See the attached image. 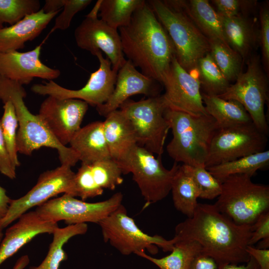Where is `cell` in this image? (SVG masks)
Instances as JSON below:
<instances>
[{
	"label": "cell",
	"mask_w": 269,
	"mask_h": 269,
	"mask_svg": "<svg viewBox=\"0 0 269 269\" xmlns=\"http://www.w3.org/2000/svg\"><path fill=\"white\" fill-rule=\"evenodd\" d=\"M252 226L239 225L219 212L213 204H198L192 217L175 228L176 241H194L202 247V254L211 258L217 266L246 263Z\"/></svg>",
	"instance_id": "1"
},
{
	"label": "cell",
	"mask_w": 269,
	"mask_h": 269,
	"mask_svg": "<svg viewBox=\"0 0 269 269\" xmlns=\"http://www.w3.org/2000/svg\"><path fill=\"white\" fill-rule=\"evenodd\" d=\"M122 50L141 73L161 84L175 56L173 44L147 1L119 29Z\"/></svg>",
	"instance_id": "2"
},
{
	"label": "cell",
	"mask_w": 269,
	"mask_h": 269,
	"mask_svg": "<svg viewBox=\"0 0 269 269\" xmlns=\"http://www.w3.org/2000/svg\"><path fill=\"white\" fill-rule=\"evenodd\" d=\"M26 92L17 82L0 76V100L10 101L13 105L18 121L16 145L17 152L30 155L42 147L57 150L61 164L74 166L79 160L77 153L70 147L62 145L53 135L38 115L31 113L25 105Z\"/></svg>",
	"instance_id": "3"
},
{
	"label": "cell",
	"mask_w": 269,
	"mask_h": 269,
	"mask_svg": "<svg viewBox=\"0 0 269 269\" xmlns=\"http://www.w3.org/2000/svg\"><path fill=\"white\" fill-rule=\"evenodd\" d=\"M168 34L179 64L187 71L196 69L199 60L210 52L208 38L197 26L183 0L147 1Z\"/></svg>",
	"instance_id": "4"
},
{
	"label": "cell",
	"mask_w": 269,
	"mask_h": 269,
	"mask_svg": "<svg viewBox=\"0 0 269 269\" xmlns=\"http://www.w3.org/2000/svg\"><path fill=\"white\" fill-rule=\"evenodd\" d=\"M164 115L173 135L166 146L169 156L177 163L205 167L212 139L218 129L214 119L208 114L194 116L167 108Z\"/></svg>",
	"instance_id": "5"
},
{
	"label": "cell",
	"mask_w": 269,
	"mask_h": 269,
	"mask_svg": "<svg viewBox=\"0 0 269 269\" xmlns=\"http://www.w3.org/2000/svg\"><path fill=\"white\" fill-rule=\"evenodd\" d=\"M251 178L247 174L226 178L213 204L219 212L239 225L252 226L261 215L269 211V185L255 183Z\"/></svg>",
	"instance_id": "6"
},
{
	"label": "cell",
	"mask_w": 269,
	"mask_h": 269,
	"mask_svg": "<svg viewBox=\"0 0 269 269\" xmlns=\"http://www.w3.org/2000/svg\"><path fill=\"white\" fill-rule=\"evenodd\" d=\"M123 174L132 173L145 201L143 209L164 199L171 191L172 181L179 165L170 169L163 165L161 156L156 158L143 147L136 145L127 156L117 162Z\"/></svg>",
	"instance_id": "7"
},
{
	"label": "cell",
	"mask_w": 269,
	"mask_h": 269,
	"mask_svg": "<svg viewBox=\"0 0 269 269\" xmlns=\"http://www.w3.org/2000/svg\"><path fill=\"white\" fill-rule=\"evenodd\" d=\"M98 224L104 242L124 256L145 251L155 255L158 253V248L164 252H171L175 242L174 238L166 240L158 235L151 236L145 233L129 216L123 204Z\"/></svg>",
	"instance_id": "8"
},
{
	"label": "cell",
	"mask_w": 269,
	"mask_h": 269,
	"mask_svg": "<svg viewBox=\"0 0 269 269\" xmlns=\"http://www.w3.org/2000/svg\"><path fill=\"white\" fill-rule=\"evenodd\" d=\"M162 95L134 101L128 99L119 108L129 120L137 144L161 156L170 126Z\"/></svg>",
	"instance_id": "9"
},
{
	"label": "cell",
	"mask_w": 269,
	"mask_h": 269,
	"mask_svg": "<svg viewBox=\"0 0 269 269\" xmlns=\"http://www.w3.org/2000/svg\"><path fill=\"white\" fill-rule=\"evenodd\" d=\"M235 81L218 96L240 102L256 127L268 135L269 128L265 114V105L268 98V82L258 56L249 58L246 71L241 72Z\"/></svg>",
	"instance_id": "10"
},
{
	"label": "cell",
	"mask_w": 269,
	"mask_h": 269,
	"mask_svg": "<svg viewBox=\"0 0 269 269\" xmlns=\"http://www.w3.org/2000/svg\"><path fill=\"white\" fill-rule=\"evenodd\" d=\"M268 136L253 122L218 129L210 143L205 168L265 150Z\"/></svg>",
	"instance_id": "11"
},
{
	"label": "cell",
	"mask_w": 269,
	"mask_h": 269,
	"mask_svg": "<svg viewBox=\"0 0 269 269\" xmlns=\"http://www.w3.org/2000/svg\"><path fill=\"white\" fill-rule=\"evenodd\" d=\"M123 195L117 192L109 199L97 202H87L63 194L37 207L35 211L44 220L57 223L64 221L68 225L99 224L122 204Z\"/></svg>",
	"instance_id": "12"
},
{
	"label": "cell",
	"mask_w": 269,
	"mask_h": 269,
	"mask_svg": "<svg viewBox=\"0 0 269 269\" xmlns=\"http://www.w3.org/2000/svg\"><path fill=\"white\" fill-rule=\"evenodd\" d=\"M75 174L71 166L63 164L41 173L36 184L27 193L18 199H11L6 214L0 220V228L3 230L32 208L59 194L74 197Z\"/></svg>",
	"instance_id": "13"
},
{
	"label": "cell",
	"mask_w": 269,
	"mask_h": 269,
	"mask_svg": "<svg viewBox=\"0 0 269 269\" xmlns=\"http://www.w3.org/2000/svg\"><path fill=\"white\" fill-rule=\"evenodd\" d=\"M95 56L99 61V67L91 73L88 81L82 88L68 89L51 80L33 85L31 91L38 95L51 96L60 99L81 100L96 107L104 104L114 89L118 71L112 69L111 62L103 57L101 51H97Z\"/></svg>",
	"instance_id": "14"
},
{
	"label": "cell",
	"mask_w": 269,
	"mask_h": 269,
	"mask_svg": "<svg viewBox=\"0 0 269 269\" xmlns=\"http://www.w3.org/2000/svg\"><path fill=\"white\" fill-rule=\"evenodd\" d=\"M99 0L74 31L76 43L80 48L92 55L103 52L111 63L113 70L118 71L127 59L123 53L121 40L117 29L98 18Z\"/></svg>",
	"instance_id": "15"
},
{
	"label": "cell",
	"mask_w": 269,
	"mask_h": 269,
	"mask_svg": "<svg viewBox=\"0 0 269 269\" xmlns=\"http://www.w3.org/2000/svg\"><path fill=\"white\" fill-rule=\"evenodd\" d=\"M161 84L165 88L162 95L167 109L194 116L207 115L201 93V84L195 77L173 58L169 70Z\"/></svg>",
	"instance_id": "16"
},
{
	"label": "cell",
	"mask_w": 269,
	"mask_h": 269,
	"mask_svg": "<svg viewBox=\"0 0 269 269\" xmlns=\"http://www.w3.org/2000/svg\"><path fill=\"white\" fill-rule=\"evenodd\" d=\"M88 105L79 99L48 96L41 103L38 115L56 139L66 146L81 128Z\"/></svg>",
	"instance_id": "17"
},
{
	"label": "cell",
	"mask_w": 269,
	"mask_h": 269,
	"mask_svg": "<svg viewBox=\"0 0 269 269\" xmlns=\"http://www.w3.org/2000/svg\"><path fill=\"white\" fill-rule=\"evenodd\" d=\"M122 172L112 158L81 163L74 179V197L85 201L101 195L105 189L113 190L123 183Z\"/></svg>",
	"instance_id": "18"
},
{
	"label": "cell",
	"mask_w": 269,
	"mask_h": 269,
	"mask_svg": "<svg viewBox=\"0 0 269 269\" xmlns=\"http://www.w3.org/2000/svg\"><path fill=\"white\" fill-rule=\"evenodd\" d=\"M42 45L27 52H0V76L22 85L35 78L48 81L58 78L60 70L47 66L40 59Z\"/></svg>",
	"instance_id": "19"
},
{
	"label": "cell",
	"mask_w": 269,
	"mask_h": 269,
	"mask_svg": "<svg viewBox=\"0 0 269 269\" xmlns=\"http://www.w3.org/2000/svg\"><path fill=\"white\" fill-rule=\"evenodd\" d=\"M158 82L136 70L127 60L119 70L114 89L108 100L96 107L99 114L106 117L109 114L119 109L129 98L135 95L142 94L148 97L159 96Z\"/></svg>",
	"instance_id": "20"
},
{
	"label": "cell",
	"mask_w": 269,
	"mask_h": 269,
	"mask_svg": "<svg viewBox=\"0 0 269 269\" xmlns=\"http://www.w3.org/2000/svg\"><path fill=\"white\" fill-rule=\"evenodd\" d=\"M58 227L57 223L44 220L35 211L25 213L6 230L0 244V266L36 236L52 234Z\"/></svg>",
	"instance_id": "21"
},
{
	"label": "cell",
	"mask_w": 269,
	"mask_h": 269,
	"mask_svg": "<svg viewBox=\"0 0 269 269\" xmlns=\"http://www.w3.org/2000/svg\"><path fill=\"white\" fill-rule=\"evenodd\" d=\"M59 11L45 13L42 9L15 24L0 28V52L18 51L38 36Z\"/></svg>",
	"instance_id": "22"
},
{
	"label": "cell",
	"mask_w": 269,
	"mask_h": 269,
	"mask_svg": "<svg viewBox=\"0 0 269 269\" xmlns=\"http://www.w3.org/2000/svg\"><path fill=\"white\" fill-rule=\"evenodd\" d=\"M105 118L103 130L110 156L119 162L137 145L134 132L129 120L120 109Z\"/></svg>",
	"instance_id": "23"
},
{
	"label": "cell",
	"mask_w": 269,
	"mask_h": 269,
	"mask_svg": "<svg viewBox=\"0 0 269 269\" xmlns=\"http://www.w3.org/2000/svg\"><path fill=\"white\" fill-rule=\"evenodd\" d=\"M69 144L82 163L111 158L104 135L103 122H94L81 128Z\"/></svg>",
	"instance_id": "24"
},
{
	"label": "cell",
	"mask_w": 269,
	"mask_h": 269,
	"mask_svg": "<svg viewBox=\"0 0 269 269\" xmlns=\"http://www.w3.org/2000/svg\"><path fill=\"white\" fill-rule=\"evenodd\" d=\"M207 113L219 129L253 122L243 106L234 100H225L216 95L202 93Z\"/></svg>",
	"instance_id": "25"
},
{
	"label": "cell",
	"mask_w": 269,
	"mask_h": 269,
	"mask_svg": "<svg viewBox=\"0 0 269 269\" xmlns=\"http://www.w3.org/2000/svg\"><path fill=\"white\" fill-rule=\"evenodd\" d=\"M221 16L227 43L243 59L246 58L258 39L251 21L243 15L231 17Z\"/></svg>",
	"instance_id": "26"
},
{
	"label": "cell",
	"mask_w": 269,
	"mask_h": 269,
	"mask_svg": "<svg viewBox=\"0 0 269 269\" xmlns=\"http://www.w3.org/2000/svg\"><path fill=\"white\" fill-rule=\"evenodd\" d=\"M184 1L188 13L208 39H219L227 43L223 33L221 16L208 0Z\"/></svg>",
	"instance_id": "27"
},
{
	"label": "cell",
	"mask_w": 269,
	"mask_h": 269,
	"mask_svg": "<svg viewBox=\"0 0 269 269\" xmlns=\"http://www.w3.org/2000/svg\"><path fill=\"white\" fill-rule=\"evenodd\" d=\"M269 165V151L265 150L206 168L222 182L227 177L234 174H247L252 177L258 170L266 168Z\"/></svg>",
	"instance_id": "28"
},
{
	"label": "cell",
	"mask_w": 269,
	"mask_h": 269,
	"mask_svg": "<svg viewBox=\"0 0 269 269\" xmlns=\"http://www.w3.org/2000/svg\"><path fill=\"white\" fill-rule=\"evenodd\" d=\"M202 250L201 245L196 242L175 240L171 253L164 257L154 258L145 252L136 255L149 261L159 269H190L194 260L202 254Z\"/></svg>",
	"instance_id": "29"
},
{
	"label": "cell",
	"mask_w": 269,
	"mask_h": 269,
	"mask_svg": "<svg viewBox=\"0 0 269 269\" xmlns=\"http://www.w3.org/2000/svg\"><path fill=\"white\" fill-rule=\"evenodd\" d=\"M87 231L86 223L58 227L52 234L53 240L44 259L39 265L31 266L29 269H59L60 264L68 258L64 245L72 237L84 235Z\"/></svg>",
	"instance_id": "30"
},
{
	"label": "cell",
	"mask_w": 269,
	"mask_h": 269,
	"mask_svg": "<svg viewBox=\"0 0 269 269\" xmlns=\"http://www.w3.org/2000/svg\"><path fill=\"white\" fill-rule=\"evenodd\" d=\"M170 191L176 210L187 218L192 217L198 204L199 193L192 178L180 164L174 175Z\"/></svg>",
	"instance_id": "31"
},
{
	"label": "cell",
	"mask_w": 269,
	"mask_h": 269,
	"mask_svg": "<svg viewBox=\"0 0 269 269\" xmlns=\"http://www.w3.org/2000/svg\"><path fill=\"white\" fill-rule=\"evenodd\" d=\"M145 2L144 0H99V16L116 29L129 24L134 13Z\"/></svg>",
	"instance_id": "32"
},
{
	"label": "cell",
	"mask_w": 269,
	"mask_h": 269,
	"mask_svg": "<svg viewBox=\"0 0 269 269\" xmlns=\"http://www.w3.org/2000/svg\"><path fill=\"white\" fill-rule=\"evenodd\" d=\"M212 58L225 78L235 81L241 73L243 59L228 43L216 39H208Z\"/></svg>",
	"instance_id": "33"
},
{
	"label": "cell",
	"mask_w": 269,
	"mask_h": 269,
	"mask_svg": "<svg viewBox=\"0 0 269 269\" xmlns=\"http://www.w3.org/2000/svg\"><path fill=\"white\" fill-rule=\"evenodd\" d=\"M196 69L203 93L218 96L224 93L230 85L209 52L199 60Z\"/></svg>",
	"instance_id": "34"
},
{
	"label": "cell",
	"mask_w": 269,
	"mask_h": 269,
	"mask_svg": "<svg viewBox=\"0 0 269 269\" xmlns=\"http://www.w3.org/2000/svg\"><path fill=\"white\" fill-rule=\"evenodd\" d=\"M181 167L195 183L198 191L199 198L212 200L220 194L222 183L204 166H193L182 164Z\"/></svg>",
	"instance_id": "35"
},
{
	"label": "cell",
	"mask_w": 269,
	"mask_h": 269,
	"mask_svg": "<svg viewBox=\"0 0 269 269\" xmlns=\"http://www.w3.org/2000/svg\"><path fill=\"white\" fill-rule=\"evenodd\" d=\"M38 0H0V28L4 23L13 25L25 16L38 11Z\"/></svg>",
	"instance_id": "36"
},
{
	"label": "cell",
	"mask_w": 269,
	"mask_h": 269,
	"mask_svg": "<svg viewBox=\"0 0 269 269\" xmlns=\"http://www.w3.org/2000/svg\"><path fill=\"white\" fill-rule=\"evenodd\" d=\"M3 103V113L0 120V126L7 151L13 165L16 167L20 165L16 145L18 121L13 104L10 101Z\"/></svg>",
	"instance_id": "37"
},
{
	"label": "cell",
	"mask_w": 269,
	"mask_h": 269,
	"mask_svg": "<svg viewBox=\"0 0 269 269\" xmlns=\"http://www.w3.org/2000/svg\"><path fill=\"white\" fill-rule=\"evenodd\" d=\"M92 1L91 0H65L63 11L56 18L51 32L68 28L74 15L85 9Z\"/></svg>",
	"instance_id": "38"
},
{
	"label": "cell",
	"mask_w": 269,
	"mask_h": 269,
	"mask_svg": "<svg viewBox=\"0 0 269 269\" xmlns=\"http://www.w3.org/2000/svg\"><path fill=\"white\" fill-rule=\"evenodd\" d=\"M212 1L216 7L218 13L225 17L243 15L242 12L249 10L256 2L255 0H213Z\"/></svg>",
	"instance_id": "39"
},
{
	"label": "cell",
	"mask_w": 269,
	"mask_h": 269,
	"mask_svg": "<svg viewBox=\"0 0 269 269\" xmlns=\"http://www.w3.org/2000/svg\"><path fill=\"white\" fill-rule=\"evenodd\" d=\"M260 29L258 36L261 47L264 68L269 73V10L263 7L260 12Z\"/></svg>",
	"instance_id": "40"
},
{
	"label": "cell",
	"mask_w": 269,
	"mask_h": 269,
	"mask_svg": "<svg viewBox=\"0 0 269 269\" xmlns=\"http://www.w3.org/2000/svg\"><path fill=\"white\" fill-rule=\"evenodd\" d=\"M252 227L248 246H253L261 241H269V211L261 215Z\"/></svg>",
	"instance_id": "41"
},
{
	"label": "cell",
	"mask_w": 269,
	"mask_h": 269,
	"mask_svg": "<svg viewBox=\"0 0 269 269\" xmlns=\"http://www.w3.org/2000/svg\"><path fill=\"white\" fill-rule=\"evenodd\" d=\"M16 167L13 165L7 151L0 123V172L11 179L16 177Z\"/></svg>",
	"instance_id": "42"
},
{
	"label": "cell",
	"mask_w": 269,
	"mask_h": 269,
	"mask_svg": "<svg viewBox=\"0 0 269 269\" xmlns=\"http://www.w3.org/2000/svg\"><path fill=\"white\" fill-rule=\"evenodd\" d=\"M247 251L256 260L260 269H269V250L268 249H259L248 246Z\"/></svg>",
	"instance_id": "43"
},
{
	"label": "cell",
	"mask_w": 269,
	"mask_h": 269,
	"mask_svg": "<svg viewBox=\"0 0 269 269\" xmlns=\"http://www.w3.org/2000/svg\"><path fill=\"white\" fill-rule=\"evenodd\" d=\"M217 265L211 258L200 254L193 262L190 269H216Z\"/></svg>",
	"instance_id": "44"
},
{
	"label": "cell",
	"mask_w": 269,
	"mask_h": 269,
	"mask_svg": "<svg viewBox=\"0 0 269 269\" xmlns=\"http://www.w3.org/2000/svg\"><path fill=\"white\" fill-rule=\"evenodd\" d=\"M245 265L228 264L217 266L216 269H260L256 260L251 256Z\"/></svg>",
	"instance_id": "45"
},
{
	"label": "cell",
	"mask_w": 269,
	"mask_h": 269,
	"mask_svg": "<svg viewBox=\"0 0 269 269\" xmlns=\"http://www.w3.org/2000/svg\"><path fill=\"white\" fill-rule=\"evenodd\" d=\"M11 199L6 194L5 189L0 186V220L4 217L9 208Z\"/></svg>",
	"instance_id": "46"
},
{
	"label": "cell",
	"mask_w": 269,
	"mask_h": 269,
	"mask_svg": "<svg viewBox=\"0 0 269 269\" xmlns=\"http://www.w3.org/2000/svg\"><path fill=\"white\" fill-rule=\"evenodd\" d=\"M65 0H46L42 8L45 13L60 11L63 7Z\"/></svg>",
	"instance_id": "47"
},
{
	"label": "cell",
	"mask_w": 269,
	"mask_h": 269,
	"mask_svg": "<svg viewBox=\"0 0 269 269\" xmlns=\"http://www.w3.org/2000/svg\"><path fill=\"white\" fill-rule=\"evenodd\" d=\"M29 262L28 256L23 255L16 261L12 269H24L29 264Z\"/></svg>",
	"instance_id": "48"
},
{
	"label": "cell",
	"mask_w": 269,
	"mask_h": 269,
	"mask_svg": "<svg viewBox=\"0 0 269 269\" xmlns=\"http://www.w3.org/2000/svg\"><path fill=\"white\" fill-rule=\"evenodd\" d=\"M3 236H4V234L3 233V230L0 228V244L3 239Z\"/></svg>",
	"instance_id": "49"
}]
</instances>
